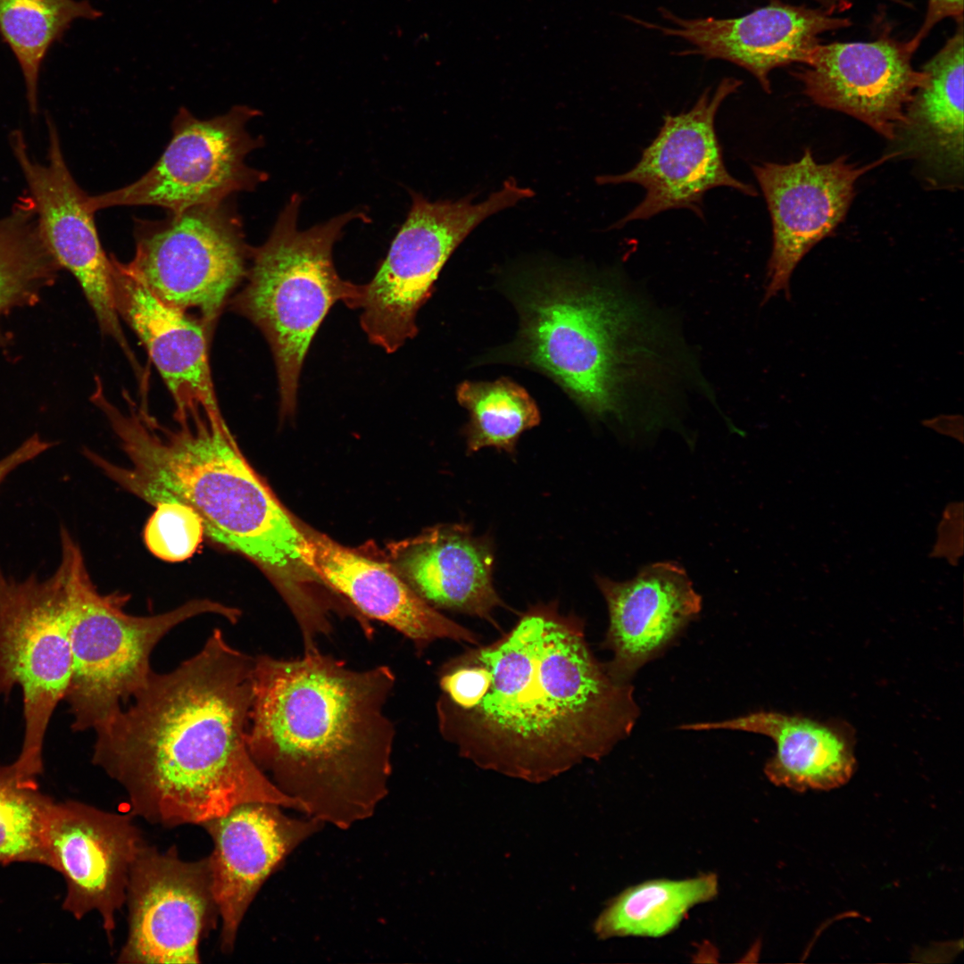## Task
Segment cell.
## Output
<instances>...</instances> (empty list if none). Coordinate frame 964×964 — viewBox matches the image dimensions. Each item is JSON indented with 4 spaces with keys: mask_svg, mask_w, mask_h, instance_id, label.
Wrapping results in <instances>:
<instances>
[{
    "mask_svg": "<svg viewBox=\"0 0 964 964\" xmlns=\"http://www.w3.org/2000/svg\"><path fill=\"white\" fill-rule=\"evenodd\" d=\"M439 728L460 755L530 782L599 760L640 715L630 682L616 680L589 648L585 621L537 603L491 644L439 673Z\"/></svg>",
    "mask_w": 964,
    "mask_h": 964,
    "instance_id": "cell-1",
    "label": "cell"
},
{
    "mask_svg": "<svg viewBox=\"0 0 964 964\" xmlns=\"http://www.w3.org/2000/svg\"><path fill=\"white\" fill-rule=\"evenodd\" d=\"M253 666L214 629L175 669L152 671L129 707L95 731L92 761L122 786L134 817L173 828L247 802L300 810L247 747Z\"/></svg>",
    "mask_w": 964,
    "mask_h": 964,
    "instance_id": "cell-2",
    "label": "cell"
},
{
    "mask_svg": "<svg viewBox=\"0 0 964 964\" xmlns=\"http://www.w3.org/2000/svg\"><path fill=\"white\" fill-rule=\"evenodd\" d=\"M392 669L349 668L320 652L254 658L246 744L263 773L302 813L348 829L388 794L395 727L385 706Z\"/></svg>",
    "mask_w": 964,
    "mask_h": 964,
    "instance_id": "cell-3",
    "label": "cell"
},
{
    "mask_svg": "<svg viewBox=\"0 0 964 964\" xmlns=\"http://www.w3.org/2000/svg\"><path fill=\"white\" fill-rule=\"evenodd\" d=\"M532 271L517 297V358L593 417L650 430L662 423L663 400L686 364L663 320L606 279L558 267Z\"/></svg>",
    "mask_w": 964,
    "mask_h": 964,
    "instance_id": "cell-4",
    "label": "cell"
},
{
    "mask_svg": "<svg viewBox=\"0 0 964 964\" xmlns=\"http://www.w3.org/2000/svg\"><path fill=\"white\" fill-rule=\"evenodd\" d=\"M128 408L104 392L93 403L107 417L125 455L112 462L85 451L110 478L155 505L179 502L201 519L213 543L242 554L304 597L299 584L312 573L303 561L305 533L291 519L244 458L222 415L203 411L162 426L127 397Z\"/></svg>",
    "mask_w": 964,
    "mask_h": 964,
    "instance_id": "cell-5",
    "label": "cell"
},
{
    "mask_svg": "<svg viewBox=\"0 0 964 964\" xmlns=\"http://www.w3.org/2000/svg\"><path fill=\"white\" fill-rule=\"evenodd\" d=\"M302 197L293 194L268 239L251 252L246 282L233 299L234 309L263 334L271 350L285 414L296 407L303 361L332 306L359 309L364 285L343 279L333 248L352 220H366L353 209L307 229H298Z\"/></svg>",
    "mask_w": 964,
    "mask_h": 964,
    "instance_id": "cell-6",
    "label": "cell"
},
{
    "mask_svg": "<svg viewBox=\"0 0 964 964\" xmlns=\"http://www.w3.org/2000/svg\"><path fill=\"white\" fill-rule=\"evenodd\" d=\"M60 569L66 590L72 669L65 696L75 731L97 730L145 685L150 656L177 625L212 613L236 623L240 611L209 599H195L169 611L135 616L124 611L128 595L101 594L78 542L60 529Z\"/></svg>",
    "mask_w": 964,
    "mask_h": 964,
    "instance_id": "cell-7",
    "label": "cell"
},
{
    "mask_svg": "<svg viewBox=\"0 0 964 964\" xmlns=\"http://www.w3.org/2000/svg\"><path fill=\"white\" fill-rule=\"evenodd\" d=\"M411 205L386 256L364 284L360 323L369 341L393 353L418 331L416 316L453 251L484 220L534 195L514 179L474 203L430 201L411 192Z\"/></svg>",
    "mask_w": 964,
    "mask_h": 964,
    "instance_id": "cell-8",
    "label": "cell"
},
{
    "mask_svg": "<svg viewBox=\"0 0 964 964\" xmlns=\"http://www.w3.org/2000/svg\"><path fill=\"white\" fill-rule=\"evenodd\" d=\"M72 669L69 612L60 569L19 579L0 565V694L22 693L24 734L14 765L37 777L46 731Z\"/></svg>",
    "mask_w": 964,
    "mask_h": 964,
    "instance_id": "cell-9",
    "label": "cell"
},
{
    "mask_svg": "<svg viewBox=\"0 0 964 964\" xmlns=\"http://www.w3.org/2000/svg\"><path fill=\"white\" fill-rule=\"evenodd\" d=\"M127 270L163 303L197 310L212 326L245 278L252 249L226 202L189 208L156 221H139Z\"/></svg>",
    "mask_w": 964,
    "mask_h": 964,
    "instance_id": "cell-10",
    "label": "cell"
},
{
    "mask_svg": "<svg viewBox=\"0 0 964 964\" xmlns=\"http://www.w3.org/2000/svg\"><path fill=\"white\" fill-rule=\"evenodd\" d=\"M260 114L252 107L237 105L203 120L180 108L172 121L171 139L154 165L133 183L89 195V207L96 212L116 206L154 205L178 213L255 189L268 175L250 167L245 159L263 140L253 137L246 127Z\"/></svg>",
    "mask_w": 964,
    "mask_h": 964,
    "instance_id": "cell-11",
    "label": "cell"
},
{
    "mask_svg": "<svg viewBox=\"0 0 964 964\" xmlns=\"http://www.w3.org/2000/svg\"><path fill=\"white\" fill-rule=\"evenodd\" d=\"M128 935L117 962L199 963L200 943L220 918L207 858L186 861L146 843L127 884Z\"/></svg>",
    "mask_w": 964,
    "mask_h": 964,
    "instance_id": "cell-12",
    "label": "cell"
},
{
    "mask_svg": "<svg viewBox=\"0 0 964 964\" xmlns=\"http://www.w3.org/2000/svg\"><path fill=\"white\" fill-rule=\"evenodd\" d=\"M742 84L736 78H724L714 89L706 88L688 111L665 114L658 135L631 170L596 179L600 185L633 183L645 190L643 200L615 228L673 209H689L702 218L703 195L719 187L758 195L727 170L715 129L720 105Z\"/></svg>",
    "mask_w": 964,
    "mask_h": 964,
    "instance_id": "cell-13",
    "label": "cell"
},
{
    "mask_svg": "<svg viewBox=\"0 0 964 964\" xmlns=\"http://www.w3.org/2000/svg\"><path fill=\"white\" fill-rule=\"evenodd\" d=\"M46 124V163L30 156L22 131L13 130L9 137L41 235L59 267L65 268L78 280L100 328L115 339L132 365L138 368L120 324L112 293V258L102 247L95 212L88 205L89 195L72 177L62 152L58 130L49 116Z\"/></svg>",
    "mask_w": 964,
    "mask_h": 964,
    "instance_id": "cell-14",
    "label": "cell"
},
{
    "mask_svg": "<svg viewBox=\"0 0 964 964\" xmlns=\"http://www.w3.org/2000/svg\"><path fill=\"white\" fill-rule=\"evenodd\" d=\"M898 154L894 152L860 166L845 156L819 163L806 149L797 162L752 165L772 224L763 303L781 291L789 295L790 278L798 263L844 219L857 180Z\"/></svg>",
    "mask_w": 964,
    "mask_h": 964,
    "instance_id": "cell-15",
    "label": "cell"
},
{
    "mask_svg": "<svg viewBox=\"0 0 964 964\" xmlns=\"http://www.w3.org/2000/svg\"><path fill=\"white\" fill-rule=\"evenodd\" d=\"M134 818L67 801L54 802L46 823L47 866L67 885L63 909L77 919L96 910L110 940L131 866L145 844Z\"/></svg>",
    "mask_w": 964,
    "mask_h": 964,
    "instance_id": "cell-16",
    "label": "cell"
},
{
    "mask_svg": "<svg viewBox=\"0 0 964 964\" xmlns=\"http://www.w3.org/2000/svg\"><path fill=\"white\" fill-rule=\"evenodd\" d=\"M907 42L885 29L868 42L819 44L794 72L816 104L853 116L894 140L914 93L927 75L914 70Z\"/></svg>",
    "mask_w": 964,
    "mask_h": 964,
    "instance_id": "cell-17",
    "label": "cell"
},
{
    "mask_svg": "<svg viewBox=\"0 0 964 964\" xmlns=\"http://www.w3.org/2000/svg\"><path fill=\"white\" fill-rule=\"evenodd\" d=\"M270 802H247L202 825L212 841L211 888L221 921L220 950L233 952L240 925L263 884L323 823L286 814Z\"/></svg>",
    "mask_w": 964,
    "mask_h": 964,
    "instance_id": "cell-18",
    "label": "cell"
},
{
    "mask_svg": "<svg viewBox=\"0 0 964 964\" xmlns=\"http://www.w3.org/2000/svg\"><path fill=\"white\" fill-rule=\"evenodd\" d=\"M671 27L646 24L666 36L679 37L693 48L683 54L732 62L752 74L766 93H771L769 73L793 63L805 64L819 36L852 25L849 18L829 9L792 5L779 0L735 18H681L667 10Z\"/></svg>",
    "mask_w": 964,
    "mask_h": 964,
    "instance_id": "cell-19",
    "label": "cell"
},
{
    "mask_svg": "<svg viewBox=\"0 0 964 964\" xmlns=\"http://www.w3.org/2000/svg\"><path fill=\"white\" fill-rule=\"evenodd\" d=\"M595 582L609 613L602 647L612 658L605 664L620 682H630L702 610L686 570L671 561L645 566L627 581L598 576Z\"/></svg>",
    "mask_w": 964,
    "mask_h": 964,
    "instance_id": "cell-20",
    "label": "cell"
},
{
    "mask_svg": "<svg viewBox=\"0 0 964 964\" xmlns=\"http://www.w3.org/2000/svg\"><path fill=\"white\" fill-rule=\"evenodd\" d=\"M115 308L137 334L176 405L175 418L220 415L209 365L205 326L154 295L113 256Z\"/></svg>",
    "mask_w": 964,
    "mask_h": 964,
    "instance_id": "cell-21",
    "label": "cell"
},
{
    "mask_svg": "<svg viewBox=\"0 0 964 964\" xmlns=\"http://www.w3.org/2000/svg\"><path fill=\"white\" fill-rule=\"evenodd\" d=\"M310 571L346 597L364 616L393 627L423 650L438 639L477 645L479 636L442 615L386 565L329 538L305 533Z\"/></svg>",
    "mask_w": 964,
    "mask_h": 964,
    "instance_id": "cell-22",
    "label": "cell"
},
{
    "mask_svg": "<svg viewBox=\"0 0 964 964\" xmlns=\"http://www.w3.org/2000/svg\"><path fill=\"white\" fill-rule=\"evenodd\" d=\"M680 729L740 730L772 738L776 754L764 767L769 780L797 792L831 790L846 784L856 769L853 735L842 722L760 711L716 722L684 724Z\"/></svg>",
    "mask_w": 964,
    "mask_h": 964,
    "instance_id": "cell-23",
    "label": "cell"
},
{
    "mask_svg": "<svg viewBox=\"0 0 964 964\" xmlns=\"http://www.w3.org/2000/svg\"><path fill=\"white\" fill-rule=\"evenodd\" d=\"M492 538L476 536L463 523L445 525L415 540L401 566L411 587L430 606L480 618L496 625L505 606L493 582Z\"/></svg>",
    "mask_w": 964,
    "mask_h": 964,
    "instance_id": "cell-24",
    "label": "cell"
},
{
    "mask_svg": "<svg viewBox=\"0 0 964 964\" xmlns=\"http://www.w3.org/2000/svg\"><path fill=\"white\" fill-rule=\"evenodd\" d=\"M963 21L924 66L926 83L914 93L899 128L902 147L939 174H963Z\"/></svg>",
    "mask_w": 964,
    "mask_h": 964,
    "instance_id": "cell-25",
    "label": "cell"
},
{
    "mask_svg": "<svg viewBox=\"0 0 964 964\" xmlns=\"http://www.w3.org/2000/svg\"><path fill=\"white\" fill-rule=\"evenodd\" d=\"M718 892L714 873L681 880H647L611 899L595 919L594 932L600 939L664 936L692 908L712 900Z\"/></svg>",
    "mask_w": 964,
    "mask_h": 964,
    "instance_id": "cell-26",
    "label": "cell"
},
{
    "mask_svg": "<svg viewBox=\"0 0 964 964\" xmlns=\"http://www.w3.org/2000/svg\"><path fill=\"white\" fill-rule=\"evenodd\" d=\"M102 15L88 0H0V36L20 65L32 114L37 112L40 67L50 47L74 21Z\"/></svg>",
    "mask_w": 964,
    "mask_h": 964,
    "instance_id": "cell-27",
    "label": "cell"
},
{
    "mask_svg": "<svg viewBox=\"0 0 964 964\" xmlns=\"http://www.w3.org/2000/svg\"><path fill=\"white\" fill-rule=\"evenodd\" d=\"M456 395L470 416L463 429L469 454L484 447L514 454L520 435L540 422L533 398L507 378L463 381L458 386Z\"/></svg>",
    "mask_w": 964,
    "mask_h": 964,
    "instance_id": "cell-28",
    "label": "cell"
},
{
    "mask_svg": "<svg viewBox=\"0 0 964 964\" xmlns=\"http://www.w3.org/2000/svg\"><path fill=\"white\" fill-rule=\"evenodd\" d=\"M59 268L41 235L32 200L21 195L0 219V315L37 300Z\"/></svg>",
    "mask_w": 964,
    "mask_h": 964,
    "instance_id": "cell-29",
    "label": "cell"
},
{
    "mask_svg": "<svg viewBox=\"0 0 964 964\" xmlns=\"http://www.w3.org/2000/svg\"><path fill=\"white\" fill-rule=\"evenodd\" d=\"M36 778L21 774L14 763L0 765V864L47 866L45 835L54 801Z\"/></svg>",
    "mask_w": 964,
    "mask_h": 964,
    "instance_id": "cell-30",
    "label": "cell"
},
{
    "mask_svg": "<svg viewBox=\"0 0 964 964\" xmlns=\"http://www.w3.org/2000/svg\"><path fill=\"white\" fill-rule=\"evenodd\" d=\"M154 506L144 531L147 548L166 561H181L191 557L204 536L199 516L179 502H162Z\"/></svg>",
    "mask_w": 964,
    "mask_h": 964,
    "instance_id": "cell-31",
    "label": "cell"
},
{
    "mask_svg": "<svg viewBox=\"0 0 964 964\" xmlns=\"http://www.w3.org/2000/svg\"><path fill=\"white\" fill-rule=\"evenodd\" d=\"M964 0H927V8L923 24L917 33L907 41L912 52L920 46L933 28L941 21L952 18L956 22L963 21Z\"/></svg>",
    "mask_w": 964,
    "mask_h": 964,
    "instance_id": "cell-32",
    "label": "cell"
},
{
    "mask_svg": "<svg viewBox=\"0 0 964 964\" xmlns=\"http://www.w3.org/2000/svg\"><path fill=\"white\" fill-rule=\"evenodd\" d=\"M55 445L34 434L0 459V486L18 468L47 452Z\"/></svg>",
    "mask_w": 964,
    "mask_h": 964,
    "instance_id": "cell-33",
    "label": "cell"
},
{
    "mask_svg": "<svg viewBox=\"0 0 964 964\" xmlns=\"http://www.w3.org/2000/svg\"><path fill=\"white\" fill-rule=\"evenodd\" d=\"M814 1H816V2H817V3H819V4H820V5H822V4H827V3H828V2L830 1V0H814Z\"/></svg>",
    "mask_w": 964,
    "mask_h": 964,
    "instance_id": "cell-34",
    "label": "cell"
}]
</instances>
